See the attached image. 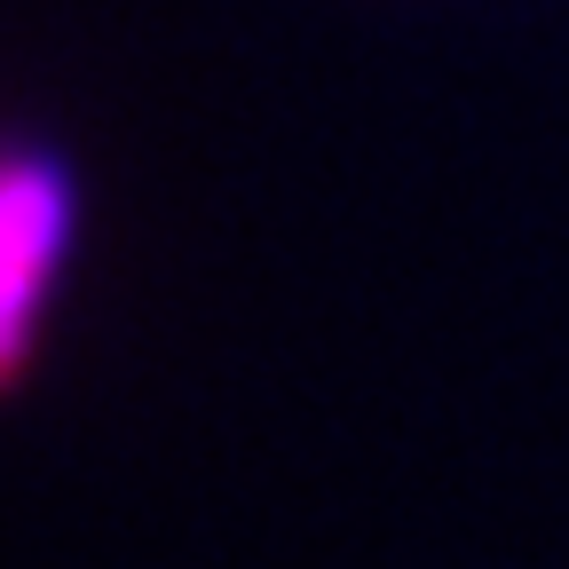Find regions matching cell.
<instances>
[{"label":"cell","mask_w":569,"mask_h":569,"mask_svg":"<svg viewBox=\"0 0 569 569\" xmlns=\"http://www.w3.org/2000/svg\"><path fill=\"white\" fill-rule=\"evenodd\" d=\"M63 174L48 159H0V380L17 372L40 284L63 253Z\"/></svg>","instance_id":"1"}]
</instances>
